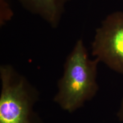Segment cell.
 Here are the masks:
<instances>
[{
    "label": "cell",
    "instance_id": "3",
    "mask_svg": "<svg viewBox=\"0 0 123 123\" xmlns=\"http://www.w3.org/2000/svg\"><path fill=\"white\" fill-rule=\"evenodd\" d=\"M92 55L111 70L123 74V12L111 13L96 29Z\"/></svg>",
    "mask_w": 123,
    "mask_h": 123
},
{
    "label": "cell",
    "instance_id": "4",
    "mask_svg": "<svg viewBox=\"0 0 123 123\" xmlns=\"http://www.w3.org/2000/svg\"><path fill=\"white\" fill-rule=\"evenodd\" d=\"M23 7L42 18L53 28L58 26L65 5L70 0H18Z\"/></svg>",
    "mask_w": 123,
    "mask_h": 123
},
{
    "label": "cell",
    "instance_id": "5",
    "mask_svg": "<svg viewBox=\"0 0 123 123\" xmlns=\"http://www.w3.org/2000/svg\"><path fill=\"white\" fill-rule=\"evenodd\" d=\"M117 116L120 120L123 123V99H122V101H121L119 110L118 111Z\"/></svg>",
    "mask_w": 123,
    "mask_h": 123
},
{
    "label": "cell",
    "instance_id": "2",
    "mask_svg": "<svg viewBox=\"0 0 123 123\" xmlns=\"http://www.w3.org/2000/svg\"><path fill=\"white\" fill-rule=\"evenodd\" d=\"M0 123H42L33 107L38 94L24 76L10 65L0 67Z\"/></svg>",
    "mask_w": 123,
    "mask_h": 123
},
{
    "label": "cell",
    "instance_id": "1",
    "mask_svg": "<svg viewBox=\"0 0 123 123\" xmlns=\"http://www.w3.org/2000/svg\"><path fill=\"white\" fill-rule=\"evenodd\" d=\"M99 62L96 58L90 59L83 40H78L66 59L54 99L62 109L73 112L95 96L99 88L96 80Z\"/></svg>",
    "mask_w": 123,
    "mask_h": 123
}]
</instances>
